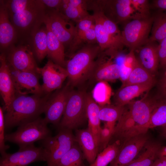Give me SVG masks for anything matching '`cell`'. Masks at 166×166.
<instances>
[{"label": "cell", "mask_w": 166, "mask_h": 166, "mask_svg": "<svg viewBox=\"0 0 166 166\" xmlns=\"http://www.w3.org/2000/svg\"><path fill=\"white\" fill-rule=\"evenodd\" d=\"M51 93L31 95L16 93L3 111L5 130L33 121L44 113Z\"/></svg>", "instance_id": "obj_1"}, {"label": "cell", "mask_w": 166, "mask_h": 166, "mask_svg": "<svg viewBox=\"0 0 166 166\" xmlns=\"http://www.w3.org/2000/svg\"><path fill=\"white\" fill-rule=\"evenodd\" d=\"M101 52L98 44H87L72 54L66 61L65 68L70 86L88 79L92 67Z\"/></svg>", "instance_id": "obj_2"}, {"label": "cell", "mask_w": 166, "mask_h": 166, "mask_svg": "<svg viewBox=\"0 0 166 166\" xmlns=\"http://www.w3.org/2000/svg\"><path fill=\"white\" fill-rule=\"evenodd\" d=\"M46 8L41 0L33 5L15 13L9 15L10 21L18 37L30 38L43 23Z\"/></svg>", "instance_id": "obj_3"}, {"label": "cell", "mask_w": 166, "mask_h": 166, "mask_svg": "<svg viewBox=\"0 0 166 166\" xmlns=\"http://www.w3.org/2000/svg\"><path fill=\"white\" fill-rule=\"evenodd\" d=\"M88 93L84 90H71L59 128L71 130L81 125L87 119Z\"/></svg>", "instance_id": "obj_4"}, {"label": "cell", "mask_w": 166, "mask_h": 166, "mask_svg": "<svg viewBox=\"0 0 166 166\" xmlns=\"http://www.w3.org/2000/svg\"><path fill=\"white\" fill-rule=\"evenodd\" d=\"M48 124L39 117L36 119L18 126L15 132L5 134V141L17 144L22 148L33 144L51 136Z\"/></svg>", "instance_id": "obj_5"}, {"label": "cell", "mask_w": 166, "mask_h": 166, "mask_svg": "<svg viewBox=\"0 0 166 166\" xmlns=\"http://www.w3.org/2000/svg\"><path fill=\"white\" fill-rule=\"evenodd\" d=\"M89 8L97 9L117 24L140 18L136 14L131 0H89Z\"/></svg>", "instance_id": "obj_6"}, {"label": "cell", "mask_w": 166, "mask_h": 166, "mask_svg": "<svg viewBox=\"0 0 166 166\" xmlns=\"http://www.w3.org/2000/svg\"><path fill=\"white\" fill-rule=\"evenodd\" d=\"M153 16L136 18L127 22L121 32L124 46L135 51L148 43L153 22Z\"/></svg>", "instance_id": "obj_7"}, {"label": "cell", "mask_w": 166, "mask_h": 166, "mask_svg": "<svg viewBox=\"0 0 166 166\" xmlns=\"http://www.w3.org/2000/svg\"><path fill=\"white\" fill-rule=\"evenodd\" d=\"M42 141V146L48 154L47 166H58L61 158L76 142L72 130L67 129H60L55 136Z\"/></svg>", "instance_id": "obj_8"}, {"label": "cell", "mask_w": 166, "mask_h": 166, "mask_svg": "<svg viewBox=\"0 0 166 166\" xmlns=\"http://www.w3.org/2000/svg\"><path fill=\"white\" fill-rule=\"evenodd\" d=\"M159 102L155 96H147L128 104V110L134 123V136L147 132L152 114Z\"/></svg>", "instance_id": "obj_9"}, {"label": "cell", "mask_w": 166, "mask_h": 166, "mask_svg": "<svg viewBox=\"0 0 166 166\" xmlns=\"http://www.w3.org/2000/svg\"><path fill=\"white\" fill-rule=\"evenodd\" d=\"M44 23L65 46H69L76 34V27L55 9L46 8Z\"/></svg>", "instance_id": "obj_10"}, {"label": "cell", "mask_w": 166, "mask_h": 166, "mask_svg": "<svg viewBox=\"0 0 166 166\" xmlns=\"http://www.w3.org/2000/svg\"><path fill=\"white\" fill-rule=\"evenodd\" d=\"M1 156L0 166H27L35 162L47 161L48 157L43 148L36 147L34 144L19 148L14 153L6 152Z\"/></svg>", "instance_id": "obj_11"}, {"label": "cell", "mask_w": 166, "mask_h": 166, "mask_svg": "<svg viewBox=\"0 0 166 166\" xmlns=\"http://www.w3.org/2000/svg\"><path fill=\"white\" fill-rule=\"evenodd\" d=\"M147 132L135 135L123 141L117 156L109 166H126L134 160L150 141Z\"/></svg>", "instance_id": "obj_12"}, {"label": "cell", "mask_w": 166, "mask_h": 166, "mask_svg": "<svg viewBox=\"0 0 166 166\" xmlns=\"http://www.w3.org/2000/svg\"><path fill=\"white\" fill-rule=\"evenodd\" d=\"M114 58L101 51L93 64L88 79L97 83L113 82L120 78V66L113 61Z\"/></svg>", "instance_id": "obj_13"}, {"label": "cell", "mask_w": 166, "mask_h": 166, "mask_svg": "<svg viewBox=\"0 0 166 166\" xmlns=\"http://www.w3.org/2000/svg\"><path fill=\"white\" fill-rule=\"evenodd\" d=\"M5 54L9 65L21 71L29 72L38 74L37 66L33 52L27 45L11 47Z\"/></svg>", "instance_id": "obj_14"}, {"label": "cell", "mask_w": 166, "mask_h": 166, "mask_svg": "<svg viewBox=\"0 0 166 166\" xmlns=\"http://www.w3.org/2000/svg\"><path fill=\"white\" fill-rule=\"evenodd\" d=\"M38 74L43 80L42 85L43 92L49 93L61 88L62 84L68 77L65 68L57 65L50 59L42 68L37 69Z\"/></svg>", "instance_id": "obj_15"}, {"label": "cell", "mask_w": 166, "mask_h": 166, "mask_svg": "<svg viewBox=\"0 0 166 166\" xmlns=\"http://www.w3.org/2000/svg\"><path fill=\"white\" fill-rule=\"evenodd\" d=\"M68 83L51 94L44 112V120L47 123L54 125L59 124L63 116L70 90Z\"/></svg>", "instance_id": "obj_16"}, {"label": "cell", "mask_w": 166, "mask_h": 166, "mask_svg": "<svg viewBox=\"0 0 166 166\" xmlns=\"http://www.w3.org/2000/svg\"><path fill=\"white\" fill-rule=\"evenodd\" d=\"M9 65L16 93L25 95L45 93L39 83V74L20 71Z\"/></svg>", "instance_id": "obj_17"}, {"label": "cell", "mask_w": 166, "mask_h": 166, "mask_svg": "<svg viewBox=\"0 0 166 166\" xmlns=\"http://www.w3.org/2000/svg\"><path fill=\"white\" fill-rule=\"evenodd\" d=\"M0 91L4 103V111L9 106L16 92L4 53L0 56Z\"/></svg>", "instance_id": "obj_18"}, {"label": "cell", "mask_w": 166, "mask_h": 166, "mask_svg": "<svg viewBox=\"0 0 166 166\" xmlns=\"http://www.w3.org/2000/svg\"><path fill=\"white\" fill-rule=\"evenodd\" d=\"M17 38L15 29L11 23L4 0L0 1V46L4 52Z\"/></svg>", "instance_id": "obj_19"}, {"label": "cell", "mask_w": 166, "mask_h": 166, "mask_svg": "<svg viewBox=\"0 0 166 166\" xmlns=\"http://www.w3.org/2000/svg\"><path fill=\"white\" fill-rule=\"evenodd\" d=\"M154 42H148L134 51L137 53V57H136L139 64L155 76L158 68L159 60L158 45H156Z\"/></svg>", "instance_id": "obj_20"}, {"label": "cell", "mask_w": 166, "mask_h": 166, "mask_svg": "<svg viewBox=\"0 0 166 166\" xmlns=\"http://www.w3.org/2000/svg\"><path fill=\"white\" fill-rule=\"evenodd\" d=\"M155 84L121 86L114 95L113 99L115 105L125 106L135 97L150 90Z\"/></svg>", "instance_id": "obj_21"}, {"label": "cell", "mask_w": 166, "mask_h": 166, "mask_svg": "<svg viewBox=\"0 0 166 166\" xmlns=\"http://www.w3.org/2000/svg\"><path fill=\"white\" fill-rule=\"evenodd\" d=\"M75 138L85 158L89 165L93 164L98 154V149L91 132L88 128L77 130Z\"/></svg>", "instance_id": "obj_22"}, {"label": "cell", "mask_w": 166, "mask_h": 166, "mask_svg": "<svg viewBox=\"0 0 166 166\" xmlns=\"http://www.w3.org/2000/svg\"><path fill=\"white\" fill-rule=\"evenodd\" d=\"M57 10L67 19L75 22L90 14L86 0H62Z\"/></svg>", "instance_id": "obj_23"}, {"label": "cell", "mask_w": 166, "mask_h": 166, "mask_svg": "<svg viewBox=\"0 0 166 166\" xmlns=\"http://www.w3.org/2000/svg\"><path fill=\"white\" fill-rule=\"evenodd\" d=\"M100 105L92 96L88 94L87 101V115L88 121V128L93 135L99 148V134L101 127L99 113Z\"/></svg>", "instance_id": "obj_24"}, {"label": "cell", "mask_w": 166, "mask_h": 166, "mask_svg": "<svg viewBox=\"0 0 166 166\" xmlns=\"http://www.w3.org/2000/svg\"><path fill=\"white\" fill-rule=\"evenodd\" d=\"M46 27L47 31V56L55 63L65 68L66 61L65 59V47L51 31Z\"/></svg>", "instance_id": "obj_25"}, {"label": "cell", "mask_w": 166, "mask_h": 166, "mask_svg": "<svg viewBox=\"0 0 166 166\" xmlns=\"http://www.w3.org/2000/svg\"><path fill=\"white\" fill-rule=\"evenodd\" d=\"M100 106L99 116L100 120L105 122V125L113 132L116 123L123 114L125 106L110 104Z\"/></svg>", "instance_id": "obj_26"}, {"label": "cell", "mask_w": 166, "mask_h": 166, "mask_svg": "<svg viewBox=\"0 0 166 166\" xmlns=\"http://www.w3.org/2000/svg\"><path fill=\"white\" fill-rule=\"evenodd\" d=\"M30 38L33 53L37 60L41 61L47 55V31L45 26L41 27L36 30Z\"/></svg>", "instance_id": "obj_27"}, {"label": "cell", "mask_w": 166, "mask_h": 166, "mask_svg": "<svg viewBox=\"0 0 166 166\" xmlns=\"http://www.w3.org/2000/svg\"><path fill=\"white\" fill-rule=\"evenodd\" d=\"M161 146L159 142L149 141L145 146L143 152L126 166H152Z\"/></svg>", "instance_id": "obj_28"}, {"label": "cell", "mask_w": 166, "mask_h": 166, "mask_svg": "<svg viewBox=\"0 0 166 166\" xmlns=\"http://www.w3.org/2000/svg\"><path fill=\"white\" fill-rule=\"evenodd\" d=\"M154 76L138 63L133 69L126 81L122 86L155 83Z\"/></svg>", "instance_id": "obj_29"}, {"label": "cell", "mask_w": 166, "mask_h": 166, "mask_svg": "<svg viewBox=\"0 0 166 166\" xmlns=\"http://www.w3.org/2000/svg\"><path fill=\"white\" fill-rule=\"evenodd\" d=\"M121 144L120 140H117L112 144L108 145L97 154L94 162L89 166H107L116 157Z\"/></svg>", "instance_id": "obj_30"}, {"label": "cell", "mask_w": 166, "mask_h": 166, "mask_svg": "<svg viewBox=\"0 0 166 166\" xmlns=\"http://www.w3.org/2000/svg\"><path fill=\"white\" fill-rule=\"evenodd\" d=\"M153 18L151 34L148 42H159L166 38V12L158 13Z\"/></svg>", "instance_id": "obj_31"}, {"label": "cell", "mask_w": 166, "mask_h": 166, "mask_svg": "<svg viewBox=\"0 0 166 166\" xmlns=\"http://www.w3.org/2000/svg\"><path fill=\"white\" fill-rule=\"evenodd\" d=\"M84 157L79 145L75 143L61 158L58 166H85Z\"/></svg>", "instance_id": "obj_32"}, {"label": "cell", "mask_w": 166, "mask_h": 166, "mask_svg": "<svg viewBox=\"0 0 166 166\" xmlns=\"http://www.w3.org/2000/svg\"><path fill=\"white\" fill-rule=\"evenodd\" d=\"M111 94V88L107 82L101 81L95 86L92 96L100 106H103L110 104Z\"/></svg>", "instance_id": "obj_33"}, {"label": "cell", "mask_w": 166, "mask_h": 166, "mask_svg": "<svg viewBox=\"0 0 166 166\" xmlns=\"http://www.w3.org/2000/svg\"><path fill=\"white\" fill-rule=\"evenodd\" d=\"M165 124L166 104L159 101L158 105L152 114L148 125V129L159 126L162 127Z\"/></svg>", "instance_id": "obj_34"}, {"label": "cell", "mask_w": 166, "mask_h": 166, "mask_svg": "<svg viewBox=\"0 0 166 166\" xmlns=\"http://www.w3.org/2000/svg\"><path fill=\"white\" fill-rule=\"evenodd\" d=\"M9 15L11 14L28 8L34 4L37 0H4Z\"/></svg>", "instance_id": "obj_35"}, {"label": "cell", "mask_w": 166, "mask_h": 166, "mask_svg": "<svg viewBox=\"0 0 166 166\" xmlns=\"http://www.w3.org/2000/svg\"><path fill=\"white\" fill-rule=\"evenodd\" d=\"M132 6L137 14L140 18L150 17V6L147 0H131Z\"/></svg>", "instance_id": "obj_36"}, {"label": "cell", "mask_w": 166, "mask_h": 166, "mask_svg": "<svg viewBox=\"0 0 166 166\" xmlns=\"http://www.w3.org/2000/svg\"><path fill=\"white\" fill-rule=\"evenodd\" d=\"M76 22L75 36L90 28L95 24V19L93 15L89 14Z\"/></svg>", "instance_id": "obj_37"}, {"label": "cell", "mask_w": 166, "mask_h": 166, "mask_svg": "<svg viewBox=\"0 0 166 166\" xmlns=\"http://www.w3.org/2000/svg\"><path fill=\"white\" fill-rule=\"evenodd\" d=\"M113 134V132L107 126L104 125V128H101L99 134L98 152H101L108 145Z\"/></svg>", "instance_id": "obj_38"}, {"label": "cell", "mask_w": 166, "mask_h": 166, "mask_svg": "<svg viewBox=\"0 0 166 166\" xmlns=\"http://www.w3.org/2000/svg\"><path fill=\"white\" fill-rule=\"evenodd\" d=\"M5 130L4 112L3 109L0 107V152L1 155L6 153V151L10 146L5 144Z\"/></svg>", "instance_id": "obj_39"}, {"label": "cell", "mask_w": 166, "mask_h": 166, "mask_svg": "<svg viewBox=\"0 0 166 166\" xmlns=\"http://www.w3.org/2000/svg\"><path fill=\"white\" fill-rule=\"evenodd\" d=\"M155 97L159 101L166 104V74H164L158 83V92Z\"/></svg>", "instance_id": "obj_40"}, {"label": "cell", "mask_w": 166, "mask_h": 166, "mask_svg": "<svg viewBox=\"0 0 166 166\" xmlns=\"http://www.w3.org/2000/svg\"><path fill=\"white\" fill-rule=\"evenodd\" d=\"M159 43L157 45L159 63L162 67L166 68V38Z\"/></svg>", "instance_id": "obj_41"}, {"label": "cell", "mask_w": 166, "mask_h": 166, "mask_svg": "<svg viewBox=\"0 0 166 166\" xmlns=\"http://www.w3.org/2000/svg\"><path fill=\"white\" fill-rule=\"evenodd\" d=\"M41 1L46 8L58 10L62 0H41Z\"/></svg>", "instance_id": "obj_42"}, {"label": "cell", "mask_w": 166, "mask_h": 166, "mask_svg": "<svg viewBox=\"0 0 166 166\" xmlns=\"http://www.w3.org/2000/svg\"><path fill=\"white\" fill-rule=\"evenodd\" d=\"M152 6L161 10H166V0H156L153 1Z\"/></svg>", "instance_id": "obj_43"}, {"label": "cell", "mask_w": 166, "mask_h": 166, "mask_svg": "<svg viewBox=\"0 0 166 166\" xmlns=\"http://www.w3.org/2000/svg\"><path fill=\"white\" fill-rule=\"evenodd\" d=\"M152 166H166V157L157 158Z\"/></svg>", "instance_id": "obj_44"}, {"label": "cell", "mask_w": 166, "mask_h": 166, "mask_svg": "<svg viewBox=\"0 0 166 166\" xmlns=\"http://www.w3.org/2000/svg\"><path fill=\"white\" fill-rule=\"evenodd\" d=\"M159 157H166V146H162L159 148L157 158Z\"/></svg>", "instance_id": "obj_45"}, {"label": "cell", "mask_w": 166, "mask_h": 166, "mask_svg": "<svg viewBox=\"0 0 166 166\" xmlns=\"http://www.w3.org/2000/svg\"><path fill=\"white\" fill-rule=\"evenodd\" d=\"M161 127V134L162 136L166 138V124Z\"/></svg>", "instance_id": "obj_46"}, {"label": "cell", "mask_w": 166, "mask_h": 166, "mask_svg": "<svg viewBox=\"0 0 166 166\" xmlns=\"http://www.w3.org/2000/svg\"><path fill=\"white\" fill-rule=\"evenodd\" d=\"M164 74H166V71H165Z\"/></svg>", "instance_id": "obj_47"}]
</instances>
